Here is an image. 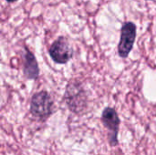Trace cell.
<instances>
[{"label":"cell","mask_w":156,"mask_h":155,"mask_svg":"<svg viewBox=\"0 0 156 155\" xmlns=\"http://www.w3.org/2000/svg\"><path fill=\"white\" fill-rule=\"evenodd\" d=\"M101 122L104 127L108 130V141L111 146L118 145V133L121 124V120L113 108L104 109L101 115Z\"/></svg>","instance_id":"cell-2"},{"label":"cell","mask_w":156,"mask_h":155,"mask_svg":"<svg viewBox=\"0 0 156 155\" xmlns=\"http://www.w3.org/2000/svg\"><path fill=\"white\" fill-rule=\"evenodd\" d=\"M136 37V26L133 22H125L121 30V37L118 45L119 56L126 58L132 51Z\"/></svg>","instance_id":"cell-3"},{"label":"cell","mask_w":156,"mask_h":155,"mask_svg":"<svg viewBox=\"0 0 156 155\" xmlns=\"http://www.w3.org/2000/svg\"><path fill=\"white\" fill-rule=\"evenodd\" d=\"M49 54L55 62L64 64L72 58L73 49L68 40L61 37L51 45L49 48Z\"/></svg>","instance_id":"cell-5"},{"label":"cell","mask_w":156,"mask_h":155,"mask_svg":"<svg viewBox=\"0 0 156 155\" xmlns=\"http://www.w3.org/2000/svg\"><path fill=\"white\" fill-rule=\"evenodd\" d=\"M24 73L28 79H36L38 75V67L34 55L30 51H27L25 57Z\"/></svg>","instance_id":"cell-6"},{"label":"cell","mask_w":156,"mask_h":155,"mask_svg":"<svg viewBox=\"0 0 156 155\" xmlns=\"http://www.w3.org/2000/svg\"><path fill=\"white\" fill-rule=\"evenodd\" d=\"M67 104L69 110L75 113L81 112L87 105V100L84 90L77 85H69L65 93Z\"/></svg>","instance_id":"cell-4"},{"label":"cell","mask_w":156,"mask_h":155,"mask_svg":"<svg viewBox=\"0 0 156 155\" xmlns=\"http://www.w3.org/2000/svg\"><path fill=\"white\" fill-rule=\"evenodd\" d=\"M6 1H8V2H15V1H16V0H6Z\"/></svg>","instance_id":"cell-7"},{"label":"cell","mask_w":156,"mask_h":155,"mask_svg":"<svg viewBox=\"0 0 156 155\" xmlns=\"http://www.w3.org/2000/svg\"><path fill=\"white\" fill-rule=\"evenodd\" d=\"M52 107L53 102L48 93L46 91H40L35 94L31 100L30 112L34 117L45 121L51 115Z\"/></svg>","instance_id":"cell-1"}]
</instances>
